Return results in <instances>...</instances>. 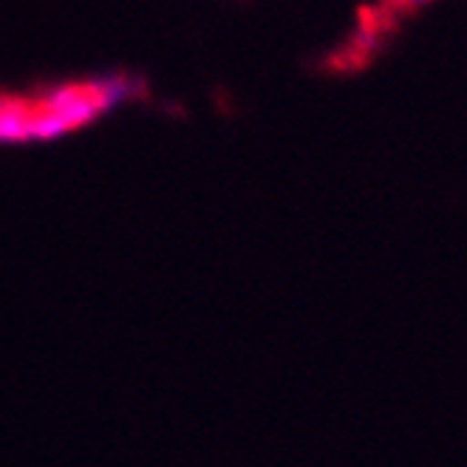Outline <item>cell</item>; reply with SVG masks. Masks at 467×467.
Instances as JSON below:
<instances>
[{"label": "cell", "mask_w": 467, "mask_h": 467, "mask_svg": "<svg viewBox=\"0 0 467 467\" xmlns=\"http://www.w3.org/2000/svg\"><path fill=\"white\" fill-rule=\"evenodd\" d=\"M32 102L29 99H0V142L17 145L32 142Z\"/></svg>", "instance_id": "cell-1"}, {"label": "cell", "mask_w": 467, "mask_h": 467, "mask_svg": "<svg viewBox=\"0 0 467 467\" xmlns=\"http://www.w3.org/2000/svg\"><path fill=\"white\" fill-rule=\"evenodd\" d=\"M422 4H428V0H391V6H397V9H414Z\"/></svg>", "instance_id": "cell-2"}]
</instances>
